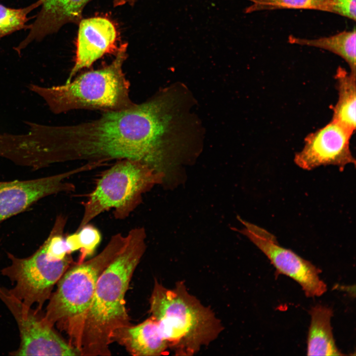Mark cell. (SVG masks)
Instances as JSON below:
<instances>
[{
  "label": "cell",
  "instance_id": "1",
  "mask_svg": "<svg viewBox=\"0 0 356 356\" xmlns=\"http://www.w3.org/2000/svg\"><path fill=\"white\" fill-rule=\"evenodd\" d=\"M166 107L163 97L159 96L126 109L103 112L87 122L52 126L55 161L104 165L112 160H131L164 174Z\"/></svg>",
  "mask_w": 356,
  "mask_h": 356
},
{
  "label": "cell",
  "instance_id": "2",
  "mask_svg": "<svg viewBox=\"0 0 356 356\" xmlns=\"http://www.w3.org/2000/svg\"><path fill=\"white\" fill-rule=\"evenodd\" d=\"M146 238L143 227L131 229L125 244L98 278L85 321L80 356H110L114 333L131 324L125 296L146 251Z\"/></svg>",
  "mask_w": 356,
  "mask_h": 356
},
{
  "label": "cell",
  "instance_id": "3",
  "mask_svg": "<svg viewBox=\"0 0 356 356\" xmlns=\"http://www.w3.org/2000/svg\"><path fill=\"white\" fill-rule=\"evenodd\" d=\"M126 240L127 234H115L95 257L87 261L75 262L59 279L55 291L48 300L44 313L45 319L67 335L68 343L79 356L85 321L98 279Z\"/></svg>",
  "mask_w": 356,
  "mask_h": 356
},
{
  "label": "cell",
  "instance_id": "4",
  "mask_svg": "<svg viewBox=\"0 0 356 356\" xmlns=\"http://www.w3.org/2000/svg\"><path fill=\"white\" fill-rule=\"evenodd\" d=\"M149 302L150 316L176 355L195 354L222 330L212 310L189 293L182 282L169 289L155 279Z\"/></svg>",
  "mask_w": 356,
  "mask_h": 356
},
{
  "label": "cell",
  "instance_id": "5",
  "mask_svg": "<svg viewBox=\"0 0 356 356\" xmlns=\"http://www.w3.org/2000/svg\"><path fill=\"white\" fill-rule=\"evenodd\" d=\"M128 44H122L109 64L84 72L64 85L43 87L31 84L28 89L41 96L55 114L76 109L119 111L135 104L130 97V83L123 69Z\"/></svg>",
  "mask_w": 356,
  "mask_h": 356
},
{
  "label": "cell",
  "instance_id": "6",
  "mask_svg": "<svg viewBox=\"0 0 356 356\" xmlns=\"http://www.w3.org/2000/svg\"><path fill=\"white\" fill-rule=\"evenodd\" d=\"M164 181L163 174L146 164L117 161L102 173L82 202L83 214L76 231L110 209H113L115 219H125L140 204L144 193Z\"/></svg>",
  "mask_w": 356,
  "mask_h": 356
},
{
  "label": "cell",
  "instance_id": "7",
  "mask_svg": "<svg viewBox=\"0 0 356 356\" xmlns=\"http://www.w3.org/2000/svg\"><path fill=\"white\" fill-rule=\"evenodd\" d=\"M9 265L1 274L12 282L9 293L25 306L42 311L53 288L67 270L75 263L71 254L61 258L53 252L48 239L31 256L19 258L7 253Z\"/></svg>",
  "mask_w": 356,
  "mask_h": 356
},
{
  "label": "cell",
  "instance_id": "8",
  "mask_svg": "<svg viewBox=\"0 0 356 356\" xmlns=\"http://www.w3.org/2000/svg\"><path fill=\"white\" fill-rule=\"evenodd\" d=\"M0 299L13 315L19 331V347L12 356H79L77 351L56 332L42 311L23 304L0 287Z\"/></svg>",
  "mask_w": 356,
  "mask_h": 356
},
{
  "label": "cell",
  "instance_id": "9",
  "mask_svg": "<svg viewBox=\"0 0 356 356\" xmlns=\"http://www.w3.org/2000/svg\"><path fill=\"white\" fill-rule=\"evenodd\" d=\"M237 219L244 227L232 228L246 236L269 260L278 272L286 275L297 282L306 295L319 297L327 290L326 284L319 278V270L292 250L281 246L276 237L266 229L245 221Z\"/></svg>",
  "mask_w": 356,
  "mask_h": 356
},
{
  "label": "cell",
  "instance_id": "10",
  "mask_svg": "<svg viewBox=\"0 0 356 356\" xmlns=\"http://www.w3.org/2000/svg\"><path fill=\"white\" fill-rule=\"evenodd\" d=\"M90 170L89 164H84L71 170L43 178L0 181V224L44 198L74 191L75 185L67 179Z\"/></svg>",
  "mask_w": 356,
  "mask_h": 356
},
{
  "label": "cell",
  "instance_id": "11",
  "mask_svg": "<svg viewBox=\"0 0 356 356\" xmlns=\"http://www.w3.org/2000/svg\"><path fill=\"white\" fill-rule=\"evenodd\" d=\"M353 134L340 124L331 121L307 135L303 148L295 154L294 161L305 170L334 165L342 171L347 165L355 166L356 160L350 149Z\"/></svg>",
  "mask_w": 356,
  "mask_h": 356
},
{
  "label": "cell",
  "instance_id": "12",
  "mask_svg": "<svg viewBox=\"0 0 356 356\" xmlns=\"http://www.w3.org/2000/svg\"><path fill=\"white\" fill-rule=\"evenodd\" d=\"M79 23L75 63L66 83L104 54H116L118 49L117 30L108 19L94 17L81 20Z\"/></svg>",
  "mask_w": 356,
  "mask_h": 356
},
{
  "label": "cell",
  "instance_id": "13",
  "mask_svg": "<svg viewBox=\"0 0 356 356\" xmlns=\"http://www.w3.org/2000/svg\"><path fill=\"white\" fill-rule=\"evenodd\" d=\"M41 0V9L35 21L29 25V34L14 48L19 55L31 43L41 41L46 36L57 32L65 24L79 23L85 6L91 0Z\"/></svg>",
  "mask_w": 356,
  "mask_h": 356
},
{
  "label": "cell",
  "instance_id": "14",
  "mask_svg": "<svg viewBox=\"0 0 356 356\" xmlns=\"http://www.w3.org/2000/svg\"><path fill=\"white\" fill-rule=\"evenodd\" d=\"M112 339L134 356H160L169 348L157 321L151 316L136 325L131 324L118 329Z\"/></svg>",
  "mask_w": 356,
  "mask_h": 356
},
{
  "label": "cell",
  "instance_id": "15",
  "mask_svg": "<svg viewBox=\"0 0 356 356\" xmlns=\"http://www.w3.org/2000/svg\"><path fill=\"white\" fill-rule=\"evenodd\" d=\"M311 321L307 340L308 356H342L337 348L330 323L332 310L316 305L310 310Z\"/></svg>",
  "mask_w": 356,
  "mask_h": 356
},
{
  "label": "cell",
  "instance_id": "16",
  "mask_svg": "<svg viewBox=\"0 0 356 356\" xmlns=\"http://www.w3.org/2000/svg\"><path fill=\"white\" fill-rule=\"evenodd\" d=\"M335 79L338 99L333 107L331 121L354 134L356 128V74L340 67Z\"/></svg>",
  "mask_w": 356,
  "mask_h": 356
},
{
  "label": "cell",
  "instance_id": "17",
  "mask_svg": "<svg viewBox=\"0 0 356 356\" xmlns=\"http://www.w3.org/2000/svg\"><path fill=\"white\" fill-rule=\"evenodd\" d=\"M356 28L344 31L334 35L316 39H306L290 35V44L312 46L330 51L343 59L349 65L350 71L356 74Z\"/></svg>",
  "mask_w": 356,
  "mask_h": 356
},
{
  "label": "cell",
  "instance_id": "18",
  "mask_svg": "<svg viewBox=\"0 0 356 356\" xmlns=\"http://www.w3.org/2000/svg\"><path fill=\"white\" fill-rule=\"evenodd\" d=\"M252 4L245 12L282 9L314 10L333 13L331 3L327 0H248Z\"/></svg>",
  "mask_w": 356,
  "mask_h": 356
},
{
  "label": "cell",
  "instance_id": "19",
  "mask_svg": "<svg viewBox=\"0 0 356 356\" xmlns=\"http://www.w3.org/2000/svg\"><path fill=\"white\" fill-rule=\"evenodd\" d=\"M101 239L99 230L89 223L65 238L71 252L81 250L79 262L84 261L87 256L93 254Z\"/></svg>",
  "mask_w": 356,
  "mask_h": 356
},
{
  "label": "cell",
  "instance_id": "20",
  "mask_svg": "<svg viewBox=\"0 0 356 356\" xmlns=\"http://www.w3.org/2000/svg\"><path fill=\"white\" fill-rule=\"evenodd\" d=\"M42 1L22 8H11L0 3V39L15 31L28 28L26 25L28 21V14L35 8L41 5Z\"/></svg>",
  "mask_w": 356,
  "mask_h": 356
},
{
  "label": "cell",
  "instance_id": "21",
  "mask_svg": "<svg viewBox=\"0 0 356 356\" xmlns=\"http://www.w3.org/2000/svg\"><path fill=\"white\" fill-rule=\"evenodd\" d=\"M331 3L333 13L347 17L354 21L356 19V0H327Z\"/></svg>",
  "mask_w": 356,
  "mask_h": 356
},
{
  "label": "cell",
  "instance_id": "22",
  "mask_svg": "<svg viewBox=\"0 0 356 356\" xmlns=\"http://www.w3.org/2000/svg\"><path fill=\"white\" fill-rule=\"evenodd\" d=\"M135 1V0H114L113 5L115 7L120 6L126 4H129L130 5H133Z\"/></svg>",
  "mask_w": 356,
  "mask_h": 356
},
{
  "label": "cell",
  "instance_id": "23",
  "mask_svg": "<svg viewBox=\"0 0 356 356\" xmlns=\"http://www.w3.org/2000/svg\"><path fill=\"white\" fill-rule=\"evenodd\" d=\"M40 133H41V132H40ZM44 151H45V150H44ZM45 156H46V155H45ZM46 163H47V162H46Z\"/></svg>",
  "mask_w": 356,
  "mask_h": 356
}]
</instances>
